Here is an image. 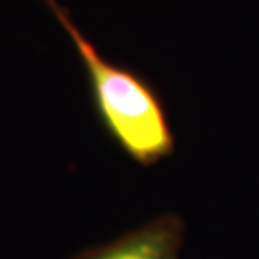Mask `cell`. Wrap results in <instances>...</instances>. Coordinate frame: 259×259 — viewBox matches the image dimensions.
I'll use <instances>...</instances> for the list:
<instances>
[{"instance_id": "obj_1", "label": "cell", "mask_w": 259, "mask_h": 259, "mask_svg": "<svg viewBox=\"0 0 259 259\" xmlns=\"http://www.w3.org/2000/svg\"><path fill=\"white\" fill-rule=\"evenodd\" d=\"M84 65L94 102L111 137L135 161L154 165L175 150V137L157 94L139 75L104 58L58 0H45Z\"/></svg>"}, {"instance_id": "obj_2", "label": "cell", "mask_w": 259, "mask_h": 259, "mask_svg": "<svg viewBox=\"0 0 259 259\" xmlns=\"http://www.w3.org/2000/svg\"><path fill=\"white\" fill-rule=\"evenodd\" d=\"M185 219L177 213H161L71 259H185Z\"/></svg>"}]
</instances>
